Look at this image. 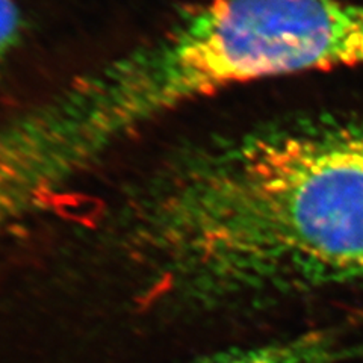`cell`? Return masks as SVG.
I'll use <instances>...</instances> for the list:
<instances>
[{"label":"cell","mask_w":363,"mask_h":363,"mask_svg":"<svg viewBox=\"0 0 363 363\" xmlns=\"http://www.w3.org/2000/svg\"><path fill=\"white\" fill-rule=\"evenodd\" d=\"M118 221L124 255L179 311L363 283V118L304 117L184 145L136 182Z\"/></svg>","instance_id":"obj_1"},{"label":"cell","mask_w":363,"mask_h":363,"mask_svg":"<svg viewBox=\"0 0 363 363\" xmlns=\"http://www.w3.org/2000/svg\"><path fill=\"white\" fill-rule=\"evenodd\" d=\"M337 360V340L327 332H309L269 344L220 351L199 363H336Z\"/></svg>","instance_id":"obj_2"},{"label":"cell","mask_w":363,"mask_h":363,"mask_svg":"<svg viewBox=\"0 0 363 363\" xmlns=\"http://www.w3.org/2000/svg\"><path fill=\"white\" fill-rule=\"evenodd\" d=\"M23 32L21 11L16 0H0V68L20 43Z\"/></svg>","instance_id":"obj_3"}]
</instances>
